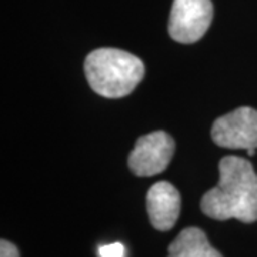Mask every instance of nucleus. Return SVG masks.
<instances>
[{"mask_svg":"<svg viewBox=\"0 0 257 257\" xmlns=\"http://www.w3.org/2000/svg\"><path fill=\"white\" fill-rule=\"evenodd\" d=\"M220 179L216 187L204 193L200 209L214 220H257V173L253 165L239 156L223 157L219 163Z\"/></svg>","mask_w":257,"mask_h":257,"instance_id":"1","label":"nucleus"},{"mask_svg":"<svg viewBox=\"0 0 257 257\" xmlns=\"http://www.w3.org/2000/svg\"><path fill=\"white\" fill-rule=\"evenodd\" d=\"M84 74L93 92L103 97L120 99L136 89L145 76V64L128 52L101 47L87 55Z\"/></svg>","mask_w":257,"mask_h":257,"instance_id":"2","label":"nucleus"},{"mask_svg":"<svg viewBox=\"0 0 257 257\" xmlns=\"http://www.w3.org/2000/svg\"><path fill=\"white\" fill-rule=\"evenodd\" d=\"M213 20L210 0H173L169 16V35L179 43L200 40Z\"/></svg>","mask_w":257,"mask_h":257,"instance_id":"3","label":"nucleus"},{"mask_svg":"<svg viewBox=\"0 0 257 257\" xmlns=\"http://www.w3.org/2000/svg\"><path fill=\"white\" fill-rule=\"evenodd\" d=\"M175 153V140L163 130L140 136L127 159L128 169L139 177L165 172Z\"/></svg>","mask_w":257,"mask_h":257,"instance_id":"4","label":"nucleus"},{"mask_svg":"<svg viewBox=\"0 0 257 257\" xmlns=\"http://www.w3.org/2000/svg\"><path fill=\"white\" fill-rule=\"evenodd\" d=\"M211 139L226 149H257V110L243 106L216 119Z\"/></svg>","mask_w":257,"mask_h":257,"instance_id":"5","label":"nucleus"},{"mask_svg":"<svg viewBox=\"0 0 257 257\" xmlns=\"http://www.w3.org/2000/svg\"><path fill=\"white\" fill-rule=\"evenodd\" d=\"M146 209L150 224L159 231H167L180 214V193L169 182H157L146 194Z\"/></svg>","mask_w":257,"mask_h":257,"instance_id":"6","label":"nucleus"},{"mask_svg":"<svg viewBox=\"0 0 257 257\" xmlns=\"http://www.w3.org/2000/svg\"><path fill=\"white\" fill-rule=\"evenodd\" d=\"M167 257H223L199 227L183 229L167 248Z\"/></svg>","mask_w":257,"mask_h":257,"instance_id":"7","label":"nucleus"},{"mask_svg":"<svg viewBox=\"0 0 257 257\" xmlns=\"http://www.w3.org/2000/svg\"><path fill=\"white\" fill-rule=\"evenodd\" d=\"M99 256L100 257H123L124 256V247L120 243L106 244L99 248Z\"/></svg>","mask_w":257,"mask_h":257,"instance_id":"8","label":"nucleus"},{"mask_svg":"<svg viewBox=\"0 0 257 257\" xmlns=\"http://www.w3.org/2000/svg\"><path fill=\"white\" fill-rule=\"evenodd\" d=\"M0 257H19L18 247L8 240L0 241Z\"/></svg>","mask_w":257,"mask_h":257,"instance_id":"9","label":"nucleus"},{"mask_svg":"<svg viewBox=\"0 0 257 257\" xmlns=\"http://www.w3.org/2000/svg\"><path fill=\"white\" fill-rule=\"evenodd\" d=\"M254 153H256V149H248V150H247V155L250 157L254 156Z\"/></svg>","mask_w":257,"mask_h":257,"instance_id":"10","label":"nucleus"}]
</instances>
